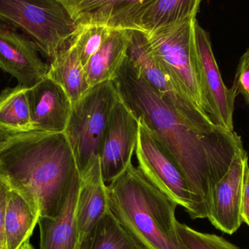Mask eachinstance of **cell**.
Instances as JSON below:
<instances>
[{
    "label": "cell",
    "instance_id": "6da1fadb",
    "mask_svg": "<svg viewBox=\"0 0 249 249\" xmlns=\"http://www.w3.org/2000/svg\"><path fill=\"white\" fill-rule=\"evenodd\" d=\"M113 83L121 100L179 167L208 215L213 187L235 156L246 152L241 137L215 123L195 124L181 117L145 80L128 55Z\"/></svg>",
    "mask_w": 249,
    "mask_h": 249
},
{
    "label": "cell",
    "instance_id": "7a4b0ae2",
    "mask_svg": "<svg viewBox=\"0 0 249 249\" xmlns=\"http://www.w3.org/2000/svg\"><path fill=\"white\" fill-rule=\"evenodd\" d=\"M78 173L65 133H22L0 152V177L40 218L60 214Z\"/></svg>",
    "mask_w": 249,
    "mask_h": 249
},
{
    "label": "cell",
    "instance_id": "3957f363",
    "mask_svg": "<svg viewBox=\"0 0 249 249\" xmlns=\"http://www.w3.org/2000/svg\"><path fill=\"white\" fill-rule=\"evenodd\" d=\"M109 212L136 239L150 249H186L177 230L178 205L130 163L107 184Z\"/></svg>",
    "mask_w": 249,
    "mask_h": 249
},
{
    "label": "cell",
    "instance_id": "277c9868",
    "mask_svg": "<svg viewBox=\"0 0 249 249\" xmlns=\"http://www.w3.org/2000/svg\"><path fill=\"white\" fill-rule=\"evenodd\" d=\"M0 23L21 30L50 61L77 29L60 0H0Z\"/></svg>",
    "mask_w": 249,
    "mask_h": 249
},
{
    "label": "cell",
    "instance_id": "5b68a950",
    "mask_svg": "<svg viewBox=\"0 0 249 249\" xmlns=\"http://www.w3.org/2000/svg\"><path fill=\"white\" fill-rule=\"evenodd\" d=\"M119 99L113 81L105 82L90 88L73 105L65 134L80 175L99 160L104 133L111 111Z\"/></svg>",
    "mask_w": 249,
    "mask_h": 249
},
{
    "label": "cell",
    "instance_id": "8992f818",
    "mask_svg": "<svg viewBox=\"0 0 249 249\" xmlns=\"http://www.w3.org/2000/svg\"><path fill=\"white\" fill-rule=\"evenodd\" d=\"M197 20V17L193 18L177 26L143 35L151 55L181 92L203 110L196 54Z\"/></svg>",
    "mask_w": 249,
    "mask_h": 249
},
{
    "label": "cell",
    "instance_id": "52a82bcc",
    "mask_svg": "<svg viewBox=\"0 0 249 249\" xmlns=\"http://www.w3.org/2000/svg\"><path fill=\"white\" fill-rule=\"evenodd\" d=\"M139 132L136 153L143 175L165 195L181 206L193 219L207 218L185 175L156 136L139 118Z\"/></svg>",
    "mask_w": 249,
    "mask_h": 249
},
{
    "label": "cell",
    "instance_id": "ba28073f",
    "mask_svg": "<svg viewBox=\"0 0 249 249\" xmlns=\"http://www.w3.org/2000/svg\"><path fill=\"white\" fill-rule=\"evenodd\" d=\"M197 75L203 110L212 121L230 132H234L235 96L225 86L212 49L209 32L198 21L196 23Z\"/></svg>",
    "mask_w": 249,
    "mask_h": 249
},
{
    "label": "cell",
    "instance_id": "9c48e42d",
    "mask_svg": "<svg viewBox=\"0 0 249 249\" xmlns=\"http://www.w3.org/2000/svg\"><path fill=\"white\" fill-rule=\"evenodd\" d=\"M139 132V118L120 98L111 111L101 143V171L106 184L116 179L131 163Z\"/></svg>",
    "mask_w": 249,
    "mask_h": 249
},
{
    "label": "cell",
    "instance_id": "30bf717a",
    "mask_svg": "<svg viewBox=\"0 0 249 249\" xmlns=\"http://www.w3.org/2000/svg\"><path fill=\"white\" fill-rule=\"evenodd\" d=\"M130 43L127 53L129 58L142 77L162 99L181 117L191 122L197 124L213 122L203 110L181 92L166 72L151 55L146 46L144 35L135 31H130Z\"/></svg>",
    "mask_w": 249,
    "mask_h": 249
},
{
    "label": "cell",
    "instance_id": "8fae6325",
    "mask_svg": "<svg viewBox=\"0 0 249 249\" xmlns=\"http://www.w3.org/2000/svg\"><path fill=\"white\" fill-rule=\"evenodd\" d=\"M76 26L139 32V18L149 0H60Z\"/></svg>",
    "mask_w": 249,
    "mask_h": 249
},
{
    "label": "cell",
    "instance_id": "7c38bea8",
    "mask_svg": "<svg viewBox=\"0 0 249 249\" xmlns=\"http://www.w3.org/2000/svg\"><path fill=\"white\" fill-rule=\"evenodd\" d=\"M248 165L247 152L238 153L227 173L216 183L211 194L207 219L222 232L232 235L241 225L243 184Z\"/></svg>",
    "mask_w": 249,
    "mask_h": 249
},
{
    "label": "cell",
    "instance_id": "4fadbf2b",
    "mask_svg": "<svg viewBox=\"0 0 249 249\" xmlns=\"http://www.w3.org/2000/svg\"><path fill=\"white\" fill-rule=\"evenodd\" d=\"M39 53L27 36L0 23V68L16 78L18 85L32 86L48 75L49 64Z\"/></svg>",
    "mask_w": 249,
    "mask_h": 249
},
{
    "label": "cell",
    "instance_id": "5bb4252c",
    "mask_svg": "<svg viewBox=\"0 0 249 249\" xmlns=\"http://www.w3.org/2000/svg\"><path fill=\"white\" fill-rule=\"evenodd\" d=\"M32 131L65 133L72 111V102L64 89L45 76L27 92Z\"/></svg>",
    "mask_w": 249,
    "mask_h": 249
},
{
    "label": "cell",
    "instance_id": "9a60e30c",
    "mask_svg": "<svg viewBox=\"0 0 249 249\" xmlns=\"http://www.w3.org/2000/svg\"><path fill=\"white\" fill-rule=\"evenodd\" d=\"M80 178L77 219L79 243L82 244L101 219L109 211L107 184L102 177L100 158L89 171L80 175Z\"/></svg>",
    "mask_w": 249,
    "mask_h": 249
},
{
    "label": "cell",
    "instance_id": "2e32d148",
    "mask_svg": "<svg viewBox=\"0 0 249 249\" xmlns=\"http://www.w3.org/2000/svg\"><path fill=\"white\" fill-rule=\"evenodd\" d=\"M80 183L79 172L73 181L67 201L58 216L53 219H39V249H74L78 244L77 208Z\"/></svg>",
    "mask_w": 249,
    "mask_h": 249
},
{
    "label": "cell",
    "instance_id": "e0dca14e",
    "mask_svg": "<svg viewBox=\"0 0 249 249\" xmlns=\"http://www.w3.org/2000/svg\"><path fill=\"white\" fill-rule=\"evenodd\" d=\"M130 31L112 30L100 49L85 67L90 88L113 81L127 57Z\"/></svg>",
    "mask_w": 249,
    "mask_h": 249
},
{
    "label": "cell",
    "instance_id": "ac0fdd59",
    "mask_svg": "<svg viewBox=\"0 0 249 249\" xmlns=\"http://www.w3.org/2000/svg\"><path fill=\"white\" fill-rule=\"evenodd\" d=\"M200 0H149L139 18V32L151 35L197 17Z\"/></svg>",
    "mask_w": 249,
    "mask_h": 249
},
{
    "label": "cell",
    "instance_id": "d6986e66",
    "mask_svg": "<svg viewBox=\"0 0 249 249\" xmlns=\"http://www.w3.org/2000/svg\"><path fill=\"white\" fill-rule=\"evenodd\" d=\"M48 77L56 82L70 96L72 106L90 89L84 66L71 42L61 50L49 64Z\"/></svg>",
    "mask_w": 249,
    "mask_h": 249
},
{
    "label": "cell",
    "instance_id": "ffe728a7",
    "mask_svg": "<svg viewBox=\"0 0 249 249\" xmlns=\"http://www.w3.org/2000/svg\"><path fill=\"white\" fill-rule=\"evenodd\" d=\"M39 218L27 201L10 188L4 225L6 249H20L29 242Z\"/></svg>",
    "mask_w": 249,
    "mask_h": 249
},
{
    "label": "cell",
    "instance_id": "44dd1931",
    "mask_svg": "<svg viewBox=\"0 0 249 249\" xmlns=\"http://www.w3.org/2000/svg\"><path fill=\"white\" fill-rule=\"evenodd\" d=\"M29 87L18 84L0 92V127L18 133L32 131Z\"/></svg>",
    "mask_w": 249,
    "mask_h": 249
},
{
    "label": "cell",
    "instance_id": "7402d4cb",
    "mask_svg": "<svg viewBox=\"0 0 249 249\" xmlns=\"http://www.w3.org/2000/svg\"><path fill=\"white\" fill-rule=\"evenodd\" d=\"M81 249H150L130 235L108 212L82 242Z\"/></svg>",
    "mask_w": 249,
    "mask_h": 249
},
{
    "label": "cell",
    "instance_id": "603a6c76",
    "mask_svg": "<svg viewBox=\"0 0 249 249\" xmlns=\"http://www.w3.org/2000/svg\"><path fill=\"white\" fill-rule=\"evenodd\" d=\"M112 31L105 26H77L76 32L70 41L75 47L84 67L92 57L100 49Z\"/></svg>",
    "mask_w": 249,
    "mask_h": 249
},
{
    "label": "cell",
    "instance_id": "cb8c5ba5",
    "mask_svg": "<svg viewBox=\"0 0 249 249\" xmlns=\"http://www.w3.org/2000/svg\"><path fill=\"white\" fill-rule=\"evenodd\" d=\"M177 230L186 249H239L222 237L199 232L179 222Z\"/></svg>",
    "mask_w": 249,
    "mask_h": 249
},
{
    "label": "cell",
    "instance_id": "d4e9b609",
    "mask_svg": "<svg viewBox=\"0 0 249 249\" xmlns=\"http://www.w3.org/2000/svg\"><path fill=\"white\" fill-rule=\"evenodd\" d=\"M231 89L235 96L243 95L249 106V48L240 58Z\"/></svg>",
    "mask_w": 249,
    "mask_h": 249
},
{
    "label": "cell",
    "instance_id": "484cf974",
    "mask_svg": "<svg viewBox=\"0 0 249 249\" xmlns=\"http://www.w3.org/2000/svg\"><path fill=\"white\" fill-rule=\"evenodd\" d=\"M10 190L5 180L0 177V249H6L5 225L6 208H7V194Z\"/></svg>",
    "mask_w": 249,
    "mask_h": 249
},
{
    "label": "cell",
    "instance_id": "4316f807",
    "mask_svg": "<svg viewBox=\"0 0 249 249\" xmlns=\"http://www.w3.org/2000/svg\"><path fill=\"white\" fill-rule=\"evenodd\" d=\"M241 216L243 222L249 226V167L246 170L243 184L242 200H241Z\"/></svg>",
    "mask_w": 249,
    "mask_h": 249
},
{
    "label": "cell",
    "instance_id": "83f0119b",
    "mask_svg": "<svg viewBox=\"0 0 249 249\" xmlns=\"http://www.w3.org/2000/svg\"><path fill=\"white\" fill-rule=\"evenodd\" d=\"M20 134L22 133H16L0 127V152L13 139Z\"/></svg>",
    "mask_w": 249,
    "mask_h": 249
},
{
    "label": "cell",
    "instance_id": "f1b7e54d",
    "mask_svg": "<svg viewBox=\"0 0 249 249\" xmlns=\"http://www.w3.org/2000/svg\"><path fill=\"white\" fill-rule=\"evenodd\" d=\"M20 249H35L34 248L33 246L30 244V241L29 242L26 243V244L23 246V247L20 248Z\"/></svg>",
    "mask_w": 249,
    "mask_h": 249
},
{
    "label": "cell",
    "instance_id": "f546056e",
    "mask_svg": "<svg viewBox=\"0 0 249 249\" xmlns=\"http://www.w3.org/2000/svg\"><path fill=\"white\" fill-rule=\"evenodd\" d=\"M74 249H81V244H80V243H78L77 244V245L76 246L75 248Z\"/></svg>",
    "mask_w": 249,
    "mask_h": 249
},
{
    "label": "cell",
    "instance_id": "4dcf8cb0",
    "mask_svg": "<svg viewBox=\"0 0 249 249\" xmlns=\"http://www.w3.org/2000/svg\"></svg>",
    "mask_w": 249,
    "mask_h": 249
}]
</instances>
